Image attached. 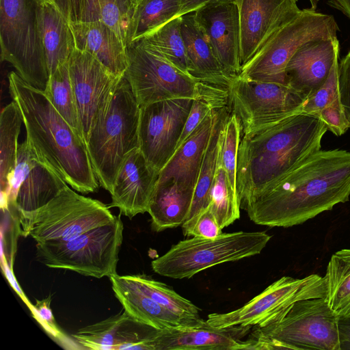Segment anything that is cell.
<instances>
[{
	"label": "cell",
	"mask_w": 350,
	"mask_h": 350,
	"mask_svg": "<svg viewBox=\"0 0 350 350\" xmlns=\"http://www.w3.org/2000/svg\"><path fill=\"white\" fill-rule=\"evenodd\" d=\"M217 109H214L175 150L170 159L160 171L158 180H172L185 187L195 191Z\"/></svg>",
	"instance_id": "25"
},
{
	"label": "cell",
	"mask_w": 350,
	"mask_h": 350,
	"mask_svg": "<svg viewBox=\"0 0 350 350\" xmlns=\"http://www.w3.org/2000/svg\"><path fill=\"white\" fill-rule=\"evenodd\" d=\"M33 0H0L1 61L10 63L27 83L44 90L49 72Z\"/></svg>",
	"instance_id": "9"
},
{
	"label": "cell",
	"mask_w": 350,
	"mask_h": 350,
	"mask_svg": "<svg viewBox=\"0 0 350 350\" xmlns=\"http://www.w3.org/2000/svg\"><path fill=\"white\" fill-rule=\"evenodd\" d=\"M241 349L271 350L291 349V348L282 342L261 335L253 330L251 338L247 340H243Z\"/></svg>",
	"instance_id": "43"
},
{
	"label": "cell",
	"mask_w": 350,
	"mask_h": 350,
	"mask_svg": "<svg viewBox=\"0 0 350 350\" xmlns=\"http://www.w3.org/2000/svg\"><path fill=\"white\" fill-rule=\"evenodd\" d=\"M109 279L114 295L124 310L139 322L159 330L192 325L144 293L127 275L116 273Z\"/></svg>",
	"instance_id": "27"
},
{
	"label": "cell",
	"mask_w": 350,
	"mask_h": 350,
	"mask_svg": "<svg viewBox=\"0 0 350 350\" xmlns=\"http://www.w3.org/2000/svg\"><path fill=\"white\" fill-rule=\"evenodd\" d=\"M128 66L124 76L139 107L177 98L195 99L202 82L138 42L127 46Z\"/></svg>",
	"instance_id": "12"
},
{
	"label": "cell",
	"mask_w": 350,
	"mask_h": 350,
	"mask_svg": "<svg viewBox=\"0 0 350 350\" xmlns=\"http://www.w3.org/2000/svg\"><path fill=\"white\" fill-rule=\"evenodd\" d=\"M120 217L67 241L36 243V257L46 266L96 278L116 273L123 240Z\"/></svg>",
	"instance_id": "6"
},
{
	"label": "cell",
	"mask_w": 350,
	"mask_h": 350,
	"mask_svg": "<svg viewBox=\"0 0 350 350\" xmlns=\"http://www.w3.org/2000/svg\"><path fill=\"white\" fill-rule=\"evenodd\" d=\"M156 329L131 317L126 310L79 329L72 337L81 346L95 350H153Z\"/></svg>",
	"instance_id": "21"
},
{
	"label": "cell",
	"mask_w": 350,
	"mask_h": 350,
	"mask_svg": "<svg viewBox=\"0 0 350 350\" xmlns=\"http://www.w3.org/2000/svg\"><path fill=\"white\" fill-rule=\"evenodd\" d=\"M38 4H42L49 2H53L52 0H33Z\"/></svg>",
	"instance_id": "50"
},
{
	"label": "cell",
	"mask_w": 350,
	"mask_h": 350,
	"mask_svg": "<svg viewBox=\"0 0 350 350\" xmlns=\"http://www.w3.org/2000/svg\"><path fill=\"white\" fill-rule=\"evenodd\" d=\"M159 172L152 167L139 148L131 151L122 163L111 192V206L132 218L148 211Z\"/></svg>",
	"instance_id": "19"
},
{
	"label": "cell",
	"mask_w": 350,
	"mask_h": 350,
	"mask_svg": "<svg viewBox=\"0 0 350 350\" xmlns=\"http://www.w3.org/2000/svg\"><path fill=\"white\" fill-rule=\"evenodd\" d=\"M193 100L177 98L140 107L139 148L159 172L175 152Z\"/></svg>",
	"instance_id": "14"
},
{
	"label": "cell",
	"mask_w": 350,
	"mask_h": 350,
	"mask_svg": "<svg viewBox=\"0 0 350 350\" xmlns=\"http://www.w3.org/2000/svg\"><path fill=\"white\" fill-rule=\"evenodd\" d=\"M36 21L49 77L75 49L70 23L53 2L38 4Z\"/></svg>",
	"instance_id": "26"
},
{
	"label": "cell",
	"mask_w": 350,
	"mask_h": 350,
	"mask_svg": "<svg viewBox=\"0 0 350 350\" xmlns=\"http://www.w3.org/2000/svg\"><path fill=\"white\" fill-rule=\"evenodd\" d=\"M68 62L81 135L85 143L98 115L123 76L115 75L95 57L76 48Z\"/></svg>",
	"instance_id": "16"
},
{
	"label": "cell",
	"mask_w": 350,
	"mask_h": 350,
	"mask_svg": "<svg viewBox=\"0 0 350 350\" xmlns=\"http://www.w3.org/2000/svg\"><path fill=\"white\" fill-rule=\"evenodd\" d=\"M181 33L189 75L199 81L228 89L232 78L223 70L193 12L182 16Z\"/></svg>",
	"instance_id": "24"
},
{
	"label": "cell",
	"mask_w": 350,
	"mask_h": 350,
	"mask_svg": "<svg viewBox=\"0 0 350 350\" xmlns=\"http://www.w3.org/2000/svg\"><path fill=\"white\" fill-rule=\"evenodd\" d=\"M338 81L340 103L350 129V50L338 62Z\"/></svg>",
	"instance_id": "42"
},
{
	"label": "cell",
	"mask_w": 350,
	"mask_h": 350,
	"mask_svg": "<svg viewBox=\"0 0 350 350\" xmlns=\"http://www.w3.org/2000/svg\"><path fill=\"white\" fill-rule=\"evenodd\" d=\"M271 238L265 231L222 233L212 239L193 237L172 245L151 267L162 276L191 278L215 265L259 254Z\"/></svg>",
	"instance_id": "5"
},
{
	"label": "cell",
	"mask_w": 350,
	"mask_h": 350,
	"mask_svg": "<svg viewBox=\"0 0 350 350\" xmlns=\"http://www.w3.org/2000/svg\"><path fill=\"white\" fill-rule=\"evenodd\" d=\"M181 21L182 16L176 17L137 42L189 74V62L181 33Z\"/></svg>",
	"instance_id": "33"
},
{
	"label": "cell",
	"mask_w": 350,
	"mask_h": 350,
	"mask_svg": "<svg viewBox=\"0 0 350 350\" xmlns=\"http://www.w3.org/2000/svg\"><path fill=\"white\" fill-rule=\"evenodd\" d=\"M68 185L26 138L18 144L6 205L11 203L21 213L33 212Z\"/></svg>",
	"instance_id": "15"
},
{
	"label": "cell",
	"mask_w": 350,
	"mask_h": 350,
	"mask_svg": "<svg viewBox=\"0 0 350 350\" xmlns=\"http://www.w3.org/2000/svg\"><path fill=\"white\" fill-rule=\"evenodd\" d=\"M252 326L213 327L206 320L192 325L156 329L154 350H238Z\"/></svg>",
	"instance_id": "20"
},
{
	"label": "cell",
	"mask_w": 350,
	"mask_h": 350,
	"mask_svg": "<svg viewBox=\"0 0 350 350\" xmlns=\"http://www.w3.org/2000/svg\"><path fill=\"white\" fill-rule=\"evenodd\" d=\"M324 277L329 306L340 319L350 318V249L332 254Z\"/></svg>",
	"instance_id": "32"
},
{
	"label": "cell",
	"mask_w": 350,
	"mask_h": 350,
	"mask_svg": "<svg viewBox=\"0 0 350 350\" xmlns=\"http://www.w3.org/2000/svg\"><path fill=\"white\" fill-rule=\"evenodd\" d=\"M228 98L243 133L301 112L306 100L287 84L247 80L237 75L228 87Z\"/></svg>",
	"instance_id": "13"
},
{
	"label": "cell",
	"mask_w": 350,
	"mask_h": 350,
	"mask_svg": "<svg viewBox=\"0 0 350 350\" xmlns=\"http://www.w3.org/2000/svg\"><path fill=\"white\" fill-rule=\"evenodd\" d=\"M141 0H135V1L137 3V4Z\"/></svg>",
	"instance_id": "51"
},
{
	"label": "cell",
	"mask_w": 350,
	"mask_h": 350,
	"mask_svg": "<svg viewBox=\"0 0 350 350\" xmlns=\"http://www.w3.org/2000/svg\"><path fill=\"white\" fill-rule=\"evenodd\" d=\"M193 13L226 74L231 78L238 75L241 63L239 16L236 3H210Z\"/></svg>",
	"instance_id": "18"
},
{
	"label": "cell",
	"mask_w": 350,
	"mask_h": 350,
	"mask_svg": "<svg viewBox=\"0 0 350 350\" xmlns=\"http://www.w3.org/2000/svg\"><path fill=\"white\" fill-rule=\"evenodd\" d=\"M327 128L316 114L299 112L244 133L237 187L245 208L273 181L321 150Z\"/></svg>",
	"instance_id": "2"
},
{
	"label": "cell",
	"mask_w": 350,
	"mask_h": 350,
	"mask_svg": "<svg viewBox=\"0 0 350 350\" xmlns=\"http://www.w3.org/2000/svg\"><path fill=\"white\" fill-rule=\"evenodd\" d=\"M319 1L320 0H309L310 3V8L316 10Z\"/></svg>",
	"instance_id": "49"
},
{
	"label": "cell",
	"mask_w": 350,
	"mask_h": 350,
	"mask_svg": "<svg viewBox=\"0 0 350 350\" xmlns=\"http://www.w3.org/2000/svg\"><path fill=\"white\" fill-rule=\"evenodd\" d=\"M17 215L23 234L36 243L67 241L116 218L107 205L68 185L40 208L25 213L17 210Z\"/></svg>",
	"instance_id": "8"
},
{
	"label": "cell",
	"mask_w": 350,
	"mask_h": 350,
	"mask_svg": "<svg viewBox=\"0 0 350 350\" xmlns=\"http://www.w3.org/2000/svg\"><path fill=\"white\" fill-rule=\"evenodd\" d=\"M181 226L185 236L212 239L222 234V229L208 206Z\"/></svg>",
	"instance_id": "40"
},
{
	"label": "cell",
	"mask_w": 350,
	"mask_h": 350,
	"mask_svg": "<svg viewBox=\"0 0 350 350\" xmlns=\"http://www.w3.org/2000/svg\"><path fill=\"white\" fill-rule=\"evenodd\" d=\"M338 334L340 350H350V318L339 319Z\"/></svg>",
	"instance_id": "47"
},
{
	"label": "cell",
	"mask_w": 350,
	"mask_h": 350,
	"mask_svg": "<svg viewBox=\"0 0 350 350\" xmlns=\"http://www.w3.org/2000/svg\"><path fill=\"white\" fill-rule=\"evenodd\" d=\"M338 30L332 15L310 8L301 10L241 66L237 76L252 81L287 84L285 69L295 53L310 41L337 37Z\"/></svg>",
	"instance_id": "7"
},
{
	"label": "cell",
	"mask_w": 350,
	"mask_h": 350,
	"mask_svg": "<svg viewBox=\"0 0 350 350\" xmlns=\"http://www.w3.org/2000/svg\"><path fill=\"white\" fill-rule=\"evenodd\" d=\"M337 37L310 41L293 55L285 69L287 84L306 99L327 80L339 59Z\"/></svg>",
	"instance_id": "22"
},
{
	"label": "cell",
	"mask_w": 350,
	"mask_h": 350,
	"mask_svg": "<svg viewBox=\"0 0 350 350\" xmlns=\"http://www.w3.org/2000/svg\"><path fill=\"white\" fill-rule=\"evenodd\" d=\"M144 293L192 325L201 322L200 309L166 284L144 275H127Z\"/></svg>",
	"instance_id": "34"
},
{
	"label": "cell",
	"mask_w": 350,
	"mask_h": 350,
	"mask_svg": "<svg viewBox=\"0 0 350 350\" xmlns=\"http://www.w3.org/2000/svg\"><path fill=\"white\" fill-rule=\"evenodd\" d=\"M299 0H236L240 25L241 66L267 40L301 11Z\"/></svg>",
	"instance_id": "17"
},
{
	"label": "cell",
	"mask_w": 350,
	"mask_h": 350,
	"mask_svg": "<svg viewBox=\"0 0 350 350\" xmlns=\"http://www.w3.org/2000/svg\"><path fill=\"white\" fill-rule=\"evenodd\" d=\"M180 0H141L134 16L132 43L180 17Z\"/></svg>",
	"instance_id": "35"
},
{
	"label": "cell",
	"mask_w": 350,
	"mask_h": 350,
	"mask_svg": "<svg viewBox=\"0 0 350 350\" xmlns=\"http://www.w3.org/2000/svg\"><path fill=\"white\" fill-rule=\"evenodd\" d=\"M23 124L21 111L12 101L0 115V185L2 202L6 204L11 178L16 163L18 138Z\"/></svg>",
	"instance_id": "30"
},
{
	"label": "cell",
	"mask_w": 350,
	"mask_h": 350,
	"mask_svg": "<svg viewBox=\"0 0 350 350\" xmlns=\"http://www.w3.org/2000/svg\"><path fill=\"white\" fill-rule=\"evenodd\" d=\"M69 23L80 21L82 0H52Z\"/></svg>",
	"instance_id": "45"
},
{
	"label": "cell",
	"mask_w": 350,
	"mask_h": 350,
	"mask_svg": "<svg viewBox=\"0 0 350 350\" xmlns=\"http://www.w3.org/2000/svg\"><path fill=\"white\" fill-rule=\"evenodd\" d=\"M339 319L325 297L310 298L295 303L280 319L254 330L291 349L340 350Z\"/></svg>",
	"instance_id": "11"
},
{
	"label": "cell",
	"mask_w": 350,
	"mask_h": 350,
	"mask_svg": "<svg viewBox=\"0 0 350 350\" xmlns=\"http://www.w3.org/2000/svg\"><path fill=\"white\" fill-rule=\"evenodd\" d=\"M229 107L228 102L215 111L213 129L204 154L193 201L185 221L195 217L209 205L210 190L217 167L219 134L224 118L230 111Z\"/></svg>",
	"instance_id": "31"
},
{
	"label": "cell",
	"mask_w": 350,
	"mask_h": 350,
	"mask_svg": "<svg viewBox=\"0 0 350 350\" xmlns=\"http://www.w3.org/2000/svg\"><path fill=\"white\" fill-rule=\"evenodd\" d=\"M139 106L123 76L97 116L85 141L94 174L110 193L126 155L139 148Z\"/></svg>",
	"instance_id": "4"
},
{
	"label": "cell",
	"mask_w": 350,
	"mask_h": 350,
	"mask_svg": "<svg viewBox=\"0 0 350 350\" xmlns=\"http://www.w3.org/2000/svg\"><path fill=\"white\" fill-rule=\"evenodd\" d=\"M350 196V152H317L273 181L244 209L250 220L288 228L345 203Z\"/></svg>",
	"instance_id": "1"
},
{
	"label": "cell",
	"mask_w": 350,
	"mask_h": 350,
	"mask_svg": "<svg viewBox=\"0 0 350 350\" xmlns=\"http://www.w3.org/2000/svg\"><path fill=\"white\" fill-rule=\"evenodd\" d=\"M325 277L311 274L303 278L283 276L241 308L226 313L208 315L213 327L263 326L283 317L298 301L325 297Z\"/></svg>",
	"instance_id": "10"
},
{
	"label": "cell",
	"mask_w": 350,
	"mask_h": 350,
	"mask_svg": "<svg viewBox=\"0 0 350 350\" xmlns=\"http://www.w3.org/2000/svg\"><path fill=\"white\" fill-rule=\"evenodd\" d=\"M241 133L240 120L230 110L223 121L219 134L217 164L225 170L231 188L237 193V155Z\"/></svg>",
	"instance_id": "38"
},
{
	"label": "cell",
	"mask_w": 350,
	"mask_h": 350,
	"mask_svg": "<svg viewBox=\"0 0 350 350\" xmlns=\"http://www.w3.org/2000/svg\"><path fill=\"white\" fill-rule=\"evenodd\" d=\"M208 207L221 229L240 217L238 193L231 188L225 170L218 164L210 190Z\"/></svg>",
	"instance_id": "37"
},
{
	"label": "cell",
	"mask_w": 350,
	"mask_h": 350,
	"mask_svg": "<svg viewBox=\"0 0 350 350\" xmlns=\"http://www.w3.org/2000/svg\"><path fill=\"white\" fill-rule=\"evenodd\" d=\"M75 48L95 57L111 72L124 76L128 66L127 46L109 26L100 21L70 23Z\"/></svg>",
	"instance_id": "23"
},
{
	"label": "cell",
	"mask_w": 350,
	"mask_h": 350,
	"mask_svg": "<svg viewBox=\"0 0 350 350\" xmlns=\"http://www.w3.org/2000/svg\"><path fill=\"white\" fill-rule=\"evenodd\" d=\"M193 194V189L174 180H158L147 211L152 229L161 232L181 226L190 211Z\"/></svg>",
	"instance_id": "28"
},
{
	"label": "cell",
	"mask_w": 350,
	"mask_h": 350,
	"mask_svg": "<svg viewBox=\"0 0 350 350\" xmlns=\"http://www.w3.org/2000/svg\"><path fill=\"white\" fill-rule=\"evenodd\" d=\"M68 61L59 65L49 75L43 92L55 109L81 136L78 112L70 77Z\"/></svg>",
	"instance_id": "36"
},
{
	"label": "cell",
	"mask_w": 350,
	"mask_h": 350,
	"mask_svg": "<svg viewBox=\"0 0 350 350\" xmlns=\"http://www.w3.org/2000/svg\"><path fill=\"white\" fill-rule=\"evenodd\" d=\"M337 59L325 83L304 103L301 112L317 115L323 109L332 103L338 96Z\"/></svg>",
	"instance_id": "39"
},
{
	"label": "cell",
	"mask_w": 350,
	"mask_h": 350,
	"mask_svg": "<svg viewBox=\"0 0 350 350\" xmlns=\"http://www.w3.org/2000/svg\"><path fill=\"white\" fill-rule=\"evenodd\" d=\"M9 92L18 106L26 138L71 187L82 193L98 191L85 143L55 109L43 90L25 81L16 72L8 75Z\"/></svg>",
	"instance_id": "3"
},
{
	"label": "cell",
	"mask_w": 350,
	"mask_h": 350,
	"mask_svg": "<svg viewBox=\"0 0 350 350\" xmlns=\"http://www.w3.org/2000/svg\"><path fill=\"white\" fill-rule=\"evenodd\" d=\"M327 4L350 19V0H328Z\"/></svg>",
	"instance_id": "48"
},
{
	"label": "cell",
	"mask_w": 350,
	"mask_h": 350,
	"mask_svg": "<svg viewBox=\"0 0 350 350\" xmlns=\"http://www.w3.org/2000/svg\"><path fill=\"white\" fill-rule=\"evenodd\" d=\"M329 130L336 136H341L349 129V124L342 109L339 96L318 114Z\"/></svg>",
	"instance_id": "41"
},
{
	"label": "cell",
	"mask_w": 350,
	"mask_h": 350,
	"mask_svg": "<svg viewBox=\"0 0 350 350\" xmlns=\"http://www.w3.org/2000/svg\"><path fill=\"white\" fill-rule=\"evenodd\" d=\"M51 297H49L41 301H37L33 306V312L36 314L40 322L43 323L44 327L54 336H59L60 332L57 329L55 321L50 308Z\"/></svg>",
	"instance_id": "44"
},
{
	"label": "cell",
	"mask_w": 350,
	"mask_h": 350,
	"mask_svg": "<svg viewBox=\"0 0 350 350\" xmlns=\"http://www.w3.org/2000/svg\"><path fill=\"white\" fill-rule=\"evenodd\" d=\"M135 0H82L80 21H100L112 29L128 46L132 43Z\"/></svg>",
	"instance_id": "29"
},
{
	"label": "cell",
	"mask_w": 350,
	"mask_h": 350,
	"mask_svg": "<svg viewBox=\"0 0 350 350\" xmlns=\"http://www.w3.org/2000/svg\"><path fill=\"white\" fill-rule=\"evenodd\" d=\"M236 0H180V16L193 12L198 9L210 3L234 2Z\"/></svg>",
	"instance_id": "46"
}]
</instances>
